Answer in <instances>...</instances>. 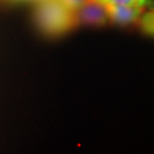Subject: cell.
Segmentation results:
<instances>
[{"mask_svg":"<svg viewBox=\"0 0 154 154\" xmlns=\"http://www.w3.org/2000/svg\"><path fill=\"white\" fill-rule=\"evenodd\" d=\"M35 19L38 27L49 36H59L79 26L76 11L61 0H42L36 6Z\"/></svg>","mask_w":154,"mask_h":154,"instance_id":"1","label":"cell"},{"mask_svg":"<svg viewBox=\"0 0 154 154\" xmlns=\"http://www.w3.org/2000/svg\"><path fill=\"white\" fill-rule=\"evenodd\" d=\"M79 24L91 26H103L109 22L103 4L97 0H85L76 11Z\"/></svg>","mask_w":154,"mask_h":154,"instance_id":"2","label":"cell"},{"mask_svg":"<svg viewBox=\"0 0 154 154\" xmlns=\"http://www.w3.org/2000/svg\"><path fill=\"white\" fill-rule=\"evenodd\" d=\"M109 22L119 25H129L139 21L144 7L119 5H104Z\"/></svg>","mask_w":154,"mask_h":154,"instance_id":"3","label":"cell"},{"mask_svg":"<svg viewBox=\"0 0 154 154\" xmlns=\"http://www.w3.org/2000/svg\"><path fill=\"white\" fill-rule=\"evenodd\" d=\"M139 25L144 33L154 37V11H149L142 14Z\"/></svg>","mask_w":154,"mask_h":154,"instance_id":"4","label":"cell"},{"mask_svg":"<svg viewBox=\"0 0 154 154\" xmlns=\"http://www.w3.org/2000/svg\"><path fill=\"white\" fill-rule=\"evenodd\" d=\"M103 5H119L145 7L146 0H97Z\"/></svg>","mask_w":154,"mask_h":154,"instance_id":"5","label":"cell"},{"mask_svg":"<svg viewBox=\"0 0 154 154\" xmlns=\"http://www.w3.org/2000/svg\"><path fill=\"white\" fill-rule=\"evenodd\" d=\"M69 9L76 11L85 2V0H61Z\"/></svg>","mask_w":154,"mask_h":154,"instance_id":"6","label":"cell"},{"mask_svg":"<svg viewBox=\"0 0 154 154\" xmlns=\"http://www.w3.org/2000/svg\"><path fill=\"white\" fill-rule=\"evenodd\" d=\"M146 6L150 9V11H154V0H146Z\"/></svg>","mask_w":154,"mask_h":154,"instance_id":"7","label":"cell"}]
</instances>
